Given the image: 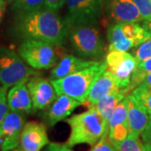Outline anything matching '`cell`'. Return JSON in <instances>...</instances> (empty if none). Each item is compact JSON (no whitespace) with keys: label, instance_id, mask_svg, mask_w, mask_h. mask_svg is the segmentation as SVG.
<instances>
[{"label":"cell","instance_id":"cell-10","mask_svg":"<svg viewBox=\"0 0 151 151\" xmlns=\"http://www.w3.org/2000/svg\"><path fill=\"white\" fill-rule=\"evenodd\" d=\"M103 13L110 24L144 20L134 0H103Z\"/></svg>","mask_w":151,"mask_h":151},{"label":"cell","instance_id":"cell-25","mask_svg":"<svg viewBox=\"0 0 151 151\" xmlns=\"http://www.w3.org/2000/svg\"><path fill=\"white\" fill-rule=\"evenodd\" d=\"M143 19L151 21V0H134Z\"/></svg>","mask_w":151,"mask_h":151},{"label":"cell","instance_id":"cell-2","mask_svg":"<svg viewBox=\"0 0 151 151\" xmlns=\"http://www.w3.org/2000/svg\"><path fill=\"white\" fill-rule=\"evenodd\" d=\"M65 122L69 124L70 134L66 145L74 147L86 144L94 145L104 135L109 134L108 122L93 107L84 113L73 115Z\"/></svg>","mask_w":151,"mask_h":151},{"label":"cell","instance_id":"cell-14","mask_svg":"<svg viewBox=\"0 0 151 151\" xmlns=\"http://www.w3.org/2000/svg\"><path fill=\"white\" fill-rule=\"evenodd\" d=\"M83 103L65 94L58 95L56 99L46 108L44 119L50 126H54L58 122L70 116L76 108Z\"/></svg>","mask_w":151,"mask_h":151},{"label":"cell","instance_id":"cell-20","mask_svg":"<svg viewBox=\"0 0 151 151\" xmlns=\"http://www.w3.org/2000/svg\"><path fill=\"white\" fill-rule=\"evenodd\" d=\"M10 9L15 17L29 14L45 8V0H14Z\"/></svg>","mask_w":151,"mask_h":151},{"label":"cell","instance_id":"cell-22","mask_svg":"<svg viewBox=\"0 0 151 151\" xmlns=\"http://www.w3.org/2000/svg\"><path fill=\"white\" fill-rule=\"evenodd\" d=\"M131 94L145 108L149 114H151V86L140 84L135 87Z\"/></svg>","mask_w":151,"mask_h":151},{"label":"cell","instance_id":"cell-9","mask_svg":"<svg viewBox=\"0 0 151 151\" xmlns=\"http://www.w3.org/2000/svg\"><path fill=\"white\" fill-rule=\"evenodd\" d=\"M104 61L107 65V70L118 78L121 88H127L137 68L138 61L134 56L127 51L113 50L108 51Z\"/></svg>","mask_w":151,"mask_h":151},{"label":"cell","instance_id":"cell-29","mask_svg":"<svg viewBox=\"0 0 151 151\" xmlns=\"http://www.w3.org/2000/svg\"><path fill=\"white\" fill-rule=\"evenodd\" d=\"M45 151H74L66 145H61L58 143H50L45 149Z\"/></svg>","mask_w":151,"mask_h":151},{"label":"cell","instance_id":"cell-8","mask_svg":"<svg viewBox=\"0 0 151 151\" xmlns=\"http://www.w3.org/2000/svg\"><path fill=\"white\" fill-rule=\"evenodd\" d=\"M64 21L67 28L81 24H97L103 13V0H66Z\"/></svg>","mask_w":151,"mask_h":151},{"label":"cell","instance_id":"cell-18","mask_svg":"<svg viewBox=\"0 0 151 151\" xmlns=\"http://www.w3.org/2000/svg\"><path fill=\"white\" fill-rule=\"evenodd\" d=\"M119 88H121V86L118 78L111 71L106 70L93 83L84 104H86L87 108H90L103 96Z\"/></svg>","mask_w":151,"mask_h":151},{"label":"cell","instance_id":"cell-3","mask_svg":"<svg viewBox=\"0 0 151 151\" xmlns=\"http://www.w3.org/2000/svg\"><path fill=\"white\" fill-rule=\"evenodd\" d=\"M107 70L105 61L97 62L84 70L75 72L56 80H50L57 95L65 94L75 98L83 104L86 103L93 83Z\"/></svg>","mask_w":151,"mask_h":151},{"label":"cell","instance_id":"cell-32","mask_svg":"<svg viewBox=\"0 0 151 151\" xmlns=\"http://www.w3.org/2000/svg\"><path fill=\"white\" fill-rule=\"evenodd\" d=\"M142 23V26L145 28L146 31L148 32L150 37L151 38V21H146V20H143Z\"/></svg>","mask_w":151,"mask_h":151},{"label":"cell","instance_id":"cell-35","mask_svg":"<svg viewBox=\"0 0 151 151\" xmlns=\"http://www.w3.org/2000/svg\"><path fill=\"white\" fill-rule=\"evenodd\" d=\"M6 1H7V3H8V4H11L14 0H6Z\"/></svg>","mask_w":151,"mask_h":151},{"label":"cell","instance_id":"cell-7","mask_svg":"<svg viewBox=\"0 0 151 151\" xmlns=\"http://www.w3.org/2000/svg\"><path fill=\"white\" fill-rule=\"evenodd\" d=\"M55 47L57 46L38 40L26 39L19 45L18 53L35 70L50 69L58 62V55Z\"/></svg>","mask_w":151,"mask_h":151},{"label":"cell","instance_id":"cell-19","mask_svg":"<svg viewBox=\"0 0 151 151\" xmlns=\"http://www.w3.org/2000/svg\"><path fill=\"white\" fill-rule=\"evenodd\" d=\"M127 95H129V93L125 88H119L103 96L92 107L108 122L117 105L124 100Z\"/></svg>","mask_w":151,"mask_h":151},{"label":"cell","instance_id":"cell-28","mask_svg":"<svg viewBox=\"0 0 151 151\" xmlns=\"http://www.w3.org/2000/svg\"><path fill=\"white\" fill-rule=\"evenodd\" d=\"M142 140L145 145H151V114H150V120L147 124L146 128L141 134Z\"/></svg>","mask_w":151,"mask_h":151},{"label":"cell","instance_id":"cell-16","mask_svg":"<svg viewBox=\"0 0 151 151\" xmlns=\"http://www.w3.org/2000/svg\"><path fill=\"white\" fill-rule=\"evenodd\" d=\"M28 81H23L13 86L7 94L8 105L11 111L25 114L34 110L32 100L27 86Z\"/></svg>","mask_w":151,"mask_h":151},{"label":"cell","instance_id":"cell-30","mask_svg":"<svg viewBox=\"0 0 151 151\" xmlns=\"http://www.w3.org/2000/svg\"><path fill=\"white\" fill-rule=\"evenodd\" d=\"M137 69L143 72H151V58L138 62Z\"/></svg>","mask_w":151,"mask_h":151},{"label":"cell","instance_id":"cell-1","mask_svg":"<svg viewBox=\"0 0 151 151\" xmlns=\"http://www.w3.org/2000/svg\"><path fill=\"white\" fill-rule=\"evenodd\" d=\"M14 29L23 40L33 39L61 46L65 43L68 28L58 11L48 8L15 17Z\"/></svg>","mask_w":151,"mask_h":151},{"label":"cell","instance_id":"cell-11","mask_svg":"<svg viewBox=\"0 0 151 151\" xmlns=\"http://www.w3.org/2000/svg\"><path fill=\"white\" fill-rule=\"evenodd\" d=\"M24 121L25 117L24 113L9 111L0 125L1 151H10L18 148Z\"/></svg>","mask_w":151,"mask_h":151},{"label":"cell","instance_id":"cell-23","mask_svg":"<svg viewBox=\"0 0 151 151\" xmlns=\"http://www.w3.org/2000/svg\"><path fill=\"white\" fill-rule=\"evenodd\" d=\"M138 62L151 58V38L148 39L139 45L132 49V53Z\"/></svg>","mask_w":151,"mask_h":151},{"label":"cell","instance_id":"cell-31","mask_svg":"<svg viewBox=\"0 0 151 151\" xmlns=\"http://www.w3.org/2000/svg\"><path fill=\"white\" fill-rule=\"evenodd\" d=\"M7 4H8V3L6 0H0V24L3 21V19L5 14Z\"/></svg>","mask_w":151,"mask_h":151},{"label":"cell","instance_id":"cell-5","mask_svg":"<svg viewBox=\"0 0 151 151\" xmlns=\"http://www.w3.org/2000/svg\"><path fill=\"white\" fill-rule=\"evenodd\" d=\"M40 75L37 70L26 64L19 55L13 50L0 45V83L7 88L30 76Z\"/></svg>","mask_w":151,"mask_h":151},{"label":"cell","instance_id":"cell-15","mask_svg":"<svg viewBox=\"0 0 151 151\" xmlns=\"http://www.w3.org/2000/svg\"><path fill=\"white\" fill-rule=\"evenodd\" d=\"M129 134L139 136L150 120V114L131 93L126 96Z\"/></svg>","mask_w":151,"mask_h":151},{"label":"cell","instance_id":"cell-33","mask_svg":"<svg viewBox=\"0 0 151 151\" xmlns=\"http://www.w3.org/2000/svg\"><path fill=\"white\" fill-rule=\"evenodd\" d=\"M146 151H151V145H145Z\"/></svg>","mask_w":151,"mask_h":151},{"label":"cell","instance_id":"cell-21","mask_svg":"<svg viewBox=\"0 0 151 151\" xmlns=\"http://www.w3.org/2000/svg\"><path fill=\"white\" fill-rule=\"evenodd\" d=\"M116 151H146L145 145L142 142L139 136L129 134L124 140L113 144Z\"/></svg>","mask_w":151,"mask_h":151},{"label":"cell","instance_id":"cell-27","mask_svg":"<svg viewBox=\"0 0 151 151\" xmlns=\"http://www.w3.org/2000/svg\"><path fill=\"white\" fill-rule=\"evenodd\" d=\"M66 0H45V6L52 10L58 11L65 4Z\"/></svg>","mask_w":151,"mask_h":151},{"label":"cell","instance_id":"cell-13","mask_svg":"<svg viewBox=\"0 0 151 151\" xmlns=\"http://www.w3.org/2000/svg\"><path fill=\"white\" fill-rule=\"evenodd\" d=\"M50 144L45 124L35 121L25 123L21 131L19 147L24 151H40Z\"/></svg>","mask_w":151,"mask_h":151},{"label":"cell","instance_id":"cell-34","mask_svg":"<svg viewBox=\"0 0 151 151\" xmlns=\"http://www.w3.org/2000/svg\"><path fill=\"white\" fill-rule=\"evenodd\" d=\"M10 151H24L22 150L21 148H16V149H14V150H12Z\"/></svg>","mask_w":151,"mask_h":151},{"label":"cell","instance_id":"cell-26","mask_svg":"<svg viewBox=\"0 0 151 151\" xmlns=\"http://www.w3.org/2000/svg\"><path fill=\"white\" fill-rule=\"evenodd\" d=\"M7 90L8 88L4 86H2L0 89V125L9 111L7 99Z\"/></svg>","mask_w":151,"mask_h":151},{"label":"cell","instance_id":"cell-6","mask_svg":"<svg viewBox=\"0 0 151 151\" xmlns=\"http://www.w3.org/2000/svg\"><path fill=\"white\" fill-rule=\"evenodd\" d=\"M107 38L108 51H128L150 37L139 23H119L108 26Z\"/></svg>","mask_w":151,"mask_h":151},{"label":"cell","instance_id":"cell-36","mask_svg":"<svg viewBox=\"0 0 151 151\" xmlns=\"http://www.w3.org/2000/svg\"><path fill=\"white\" fill-rule=\"evenodd\" d=\"M1 87H2V85H1V83H0V89H1Z\"/></svg>","mask_w":151,"mask_h":151},{"label":"cell","instance_id":"cell-17","mask_svg":"<svg viewBox=\"0 0 151 151\" xmlns=\"http://www.w3.org/2000/svg\"><path fill=\"white\" fill-rule=\"evenodd\" d=\"M94 60H86L76 57L72 55H65L59 62L55 65L50 75V80H56L75 72L84 70L97 64Z\"/></svg>","mask_w":151,"mask_h":151},{"label":"cell","instance_id":"cell-24","mask_svg":"<svg viewBox=\"0 0 151 151\" xmlns=\"http://www.w3.org/2000/svg\"><path fill=\"white\" fill-rule=\"evenodd\" d=\"M90 151H116L113 143L109 139L108 134L104 135L97 143L92 145Z\"/></svg>","mask_w":151,"mask_h":151},{"label":"cell","instance_id":"cell-4","mask_svg":"<svg viewBox=\"0 0 151 151\" xmlns=\"http://www.w3.org/2000/svg\"><path fill=\"white\" fill-rule=\"evenodd\" d=\"M67 39L72 50L81 58L99 60L107 50L97 24H81L69 28Z\"/></svg>","mask_w":151,"mask_h":151},{"label":"cell","instance_id":"cell-12","mask_svg":"<svg viewBox=\"0 0 151 151\" xmlns=\"http://www.w3.org/2000/svg\"><path fill=\"white\" fill-rule=\"evenodd\" d=\"M27 86L35 111L47 108L58 96L51 81L40 75L30 77Z\"/></svg>","mask_w":151,"mask_h":151}]
</instances>
